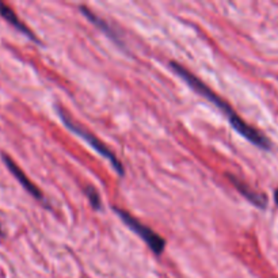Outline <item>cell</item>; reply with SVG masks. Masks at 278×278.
<instances>
[{
  "instance_id": "1",
  "label": "cell",
  "mask_w": 278,
  "mask_h": 278,
  "mask_svg": "<svg viewBox=\"0 0 278 278\" xmlns=\"http://www.w3.org/2000/svg\"><path fill=\"white\" fill-rule=\"evenodd\" d=\"M170 65H171V68L177 72V75H179L189 86L192 87L194 91L198 92L200 95L204 96V98L209 100V102H212L216 107H219L224 114L228 117V122L231 123V126H232L240 136L244 137V138L248 140L251 144H254V146H256L258 148H260V150L269 151L270 148H271V143H270V140L267 137L264 136L263 133L259 132L258 129L251 126V125H248L247 122H244V121L240 118V115H237L232 110V107H231L225 100L221 99L217 94H214L209 87L206 86L205 83L197 78L196 75L189 72L183 65H179L178 63H175V61H171Z\"/></svg>"
},
{
  "instance_id": "2",
  "label": "cell",
  "mask_w": 278,
  "mask_h": 278,
  "mask_svg": "<svg viewBox=\"0 0 278 278\" xmlns=\"http://www.w3.org/2000/svg\"><path fill=\"white\" fill-rule=\"evenodd\" d=\"M57 111H59L60 118H61V121H63V123H64L67 128L71 129V130H72L75 134H78L80 138H83V140H84L88 146L92 147V148H94L100 156H103L105 159L109 160L110 163H111V166H113V169H114L119 175H123L125 170H123L122 163L119 162L118 158L113 154V151L110 150L109 147L105 146V144L100 142L98 137L94 136L91 132H88L86 128H83L82 125H79L75 119L71 118V117L65 113L64 110L59 109Z\"/></svg>"
},
{
  "instance_id": "3",
  "label": "cell",
  "mask_w": 278,
  "mask_h": 278,
  "mask_svg": "<svg viewBox=\"0 0 278 278\" xmlns=\"http://www.w3.org/2000/svg\"><path fill=\"white\" fill-rule=\"evenodd\" d=\"M115 213L118 214L119 219L122 220L123 224L128 225L129 229H132L133 232L142 237L143 240L147 243V246L150 247L156 255H159V254L163 252L164 247H166V242H164V239L160 235H158L155 231H152L150 227H147L143 223H140L138 220L133 217L132 214H129L125 210L115 209Z\"/></svg>"
},
{
  "instance_id": "4",
  "label": "cell",
  "mask_w": 278,
  "mask_h": 278,
  "mask_svg": "<svg viewBox=\"0 0 278 278\" xmlns=\"http://www.w3.org/2000/svg\"><path fill=\"white\" fill-rule=\"evenodd\" d=\"M2 159H3V162H5L6 166H7V169L11 171V174L14 175L15 178L18 179V182L22 185L23 189H25V190H26L29 194H32V196L34 197L36 200L44 201V194H42L41 190H40V189H38V187H37L36 185H34V183H33L32 181L28 178V177H26V174L23 173L22 170L19 169L14 160L11 159L10 156L6 155V154L2 155Z\"/></svg>"
},
{
  "instance_id": "5",
  "label": "cell",
  "mask_w": 278,
  "mask_h": 278,
  "mask_svg": "<svg viewBox=\"0 0 278 278\" xmlns=\"http://www.w3.org/2000/svg\"><path fill=\"white\" fill-rule=\"evenodd\" d=\"M227 178L232 182V185L235 186V189H237L239 192L242 193L243 197L250 201L251 204H254L256 208H260V209H264L267 206V197L262 194V193H258L255 190H252L247 183L242 182L240 179L233 177L231 174H227Z\"/></svg>"
},
{
  "instance_id": "6",
  "label": "cell",
  "mask_w": 278,
  "mask_h": 278,
  "mask_svg": "<svg viewBox=\"0 0 278 278\" xmlns=\"http://www.w3.org/2000/svg\"><path fill=\"white\" fill-rule=\"evenodd\" d=\"M0 17H2V18H5L6 21H7L11 26H14L17 30L23 33L25 36H28L30 40H33V41H38V40L36 38V36L33 34L32 30H30V29H29L28 26H26V25L18 18V15L15 14L14 10L11 9V7H9V6L6 5V3H3V2H0Z\"/></svg>"
},
{
  "instance_id": "7",
  "label": "cell",
  "mask_w": 278,
  "mask_h": 278,
  "mask_svg": "<svg viewBox=\"0 0 278 278\" xmlns=\"http://www.w3.org/2000/svg\"><path fill=\"white\" fill-rule=\"evenodd\" d=\"M80 10H82V14L88 18V21H91V22L94 23L95 26H98L102 32H105V34H107V36H109L113 41L117 42L118 45H122V41L119 40V36L114 32V30H113V29L110 28L109 23L106 22V21H103V19H100L98 15H95L94 13H92L91 10H88L87 7H84V6H82Z\"/></svg>"
},
{
  "instance_id": "8",
  "label": "cell",
  "mask_w": 278,
  "mask_h": 278,
  "mask_svg": "<svg viewBox=\"0 0 278 278\" xmlns=\"http://www.w3.org/2000/svg\"><path fill=\"white\" fill-rule=\"evenodd\" d=\"M84 193H86L87 198L90 200V202L92 204V206L95 208V209H99L100 208V197L96 192V189H94L92 186H86L84 189Z\"/></svg>"
},
{
  "instance_id": "9",
  "label": "cell",
  "mask_w": 278,
  "mask_h": 278,
  "mask_svg": "<svg viewBox=\"0 0 278 278\" xmlns=\"http://www.w3.org/2000/svg\"><path fill=\"white\" fill-rule=\"evenodd\" d=\"M274 201H275V204H277L278 206V189L274 192Z\"/></svg>"
},
{
  "instance_id": "10",
  "label": "cell",
  "mask_w": 278,
  "mask_h": 278,
  "mask_svg": "<svg viewBox=\"0 0 278 278\" xmlns=\"http://www.w3.org/2000/svg\"><path fill=\"white\" fill-rule=\"evenodd\" d=\"M0 233H2V229H0Z\"/></svg>"
}]
</instances>
